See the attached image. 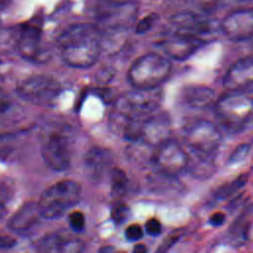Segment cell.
Listing matches in <instances>:
<instances>
[{
	"instance_id": "obj_1",
	"label": "cell",
	"mask_w": 253,
	"mask_h": 253,
	"mask_svg": "<svg viewBox=\"0 0 253 253\" xmlns=\"http://www.w3.org/2000/svg\"><path fill=\"white\" fill-rule=\"evenodd\" d=\"M56 43L62 60L73 69L93 67L102 52L100 29L89 23L69 26L61 32Z\"/></svg>"
},
{
	"instance_id": "obj_2",
	"label": "cell",
	"mask_w": 253,
	"mask_h": 253,
	"mask_svg": "<svg viewBox=\"0 0 253 253\" xmlns=\"http://www.w3.org/2000/svg\"><path fill=\"white\" fill-rule=\"evenodd\" d=\"M40 140L45 163L54 171L69 169L74 144L71 126L60 123H51L43 129Z\"/></svg>"
},
{
	"instance_id": "obj_3",
	"label": "cell",
	"mask_w": 253,
	"mask_h": 253,
	"mask_svg": "<svg viewBox=\"0 0 253 253\" xmlns=\"http://www.w3.org/2000/svg\"><path fill=\"white\" fill-rule=\"evenodd\" d=\"M163 101L161 87L153 89H134L120 97L114 103L111 125L115 129L123 122L144 119L160 108Z\"/></svg>"
},
{
	"instance_id": "obj_4",
	"label": "cell",
	"mask_w": 253,
	"mask_h": 253,
	"mask_svg": "<svg viewBox=\"0 0 253 253\" xmlns=\"http://www.w3.org/2000/svg\"><path fill=\"white\" fill-rule=\"evenodd\" d=\"M215 113L229 132H240L253 117V87L228 91L216 100Z\"/></svg>"
},
{
	"instance_id": "obj_5",
	"label": "cell",
	"mask_w": 253,
	"mask_h": 253,
	"mask_svg": "<svg viewBox=\"0 0 253 253\" xmlns=\"http://www.w3.org/2000/svg\"><path fill=\"white\" fill-rule=\"evenodd\" d=\"M172 63L167 56L148 53L138 57L129 69V83L136 89L161 87L170 76Z\"/></svg>"
},
{
	"instance_id": "obj_6",
	"label": "cell",
	"mask_w": 253,
	"mask_h": 253,
	"mask_svg": "<svg viewBox=\"0 0 253 253\" xmlns=\"http://www.w3.org/2000/svg\"><path fill=\"white\" fill-rule=\"evenodd\" d=\"M81 197L80 185L72 180L59 181L42 194L38 206L44 218L55 219L74 207Z\"/></svg>"
},
{
	"instance_id": "obj_7",
	"label": "cell",
	"mask_w": 253,
	"mask_h": 253,
	"mask_svg": "<svg viewBox=\"0 0 253 253\" xmlns=\"http://www.w3.org/2000/svg\"><path fill=\"white\" fill-rule=\"evenodd\" d=\"M184 141L191 152L213 155L223 142V135L211 121L196 120L184 128Z\"/></svg>"
},
{
	"instance_id": "obj_8",
	"label": "cell",
	"mask_w": 253,
	"mask_h": 253,
	"mask_svg": "<svg viewBox=\"0 0 253 253\" xmlns=\"http://www.w3.org/2000/svg\"><path fill=\"white\" fill-rule=\"evenodd\" d=\"M18 96L26 102L50 106L58 98L61 85L57 80L47 75H33L23 80L17 86Z\"/></svg>"
},
{
	"instance_id": "obj_9",
	"label": "cell",
	"mask_w": 253,
	"mask_h": 253,
	"mask_svg": "<svg viewBox=\"0 0 253 253\" xmlns=\"http://www.w3.org/2000/svg\"><path fill=\"white\" fill-rule=\"evenodd\" d=\"M151 163L158 172L176 178L187 171L189 154L176 140L170 138L154 148Z\"/></svg>"
},
{
	"instance_id": "obj_10",
	"label": "cell",
	"mask_w": 253,
	"mask_h": 253,
	"mask_svg": "<svg viewBox=\"0 0 253 253\" xmlns=\"http://www.w3.org/2000/svg\"><path fill=\"white\" fill-rule=\"evenodd\" d=\"M42 33L40 20H32L22 26L16 46L24 59L34 63H44L49 60L51 54L42 45Z\"/></svg>"
},
{
	"instance_id": "obj_11",
	"label": "cell",
	"mask_w": 253,
	"mask_h": 253,
	"mask_svg": "<svg viewBox=\"0 0 253 253\" xmlns=\"http://www.w3.org/2000/svg\"><path fill=\"white\" fill-rule=\"evenodd\" d=\"M219 30L234 42L253 38V8H242L230 13L220 22Z\"/></svg>"
},
{
	"instance_id": "obj_12",
	"label": "cell",
	"mask_w": 253,
	"mask_h": 253,
	"mask_svg": "<svg viewBox=\"0 0 253 253\" xmlns=\"http://www.w3.org/2000/svg\"><path fill=\"white\" fill-rule=\"evenodd\" d=\"M170 135V118L164 113H152L142 122L139 142L155 148L169 140Z\"/></svg>"
},
{
	"instance_id": "obj_13",
	"label": "cell",
	"mask_w": 253,
	"mask_h": 253,
	"mask_svg": "<svg viewBox=\"0 0 253 253\" xmlns=\"http://www.w3.org/2000/svg\"><path fill=\"white\" fill-rule=\"evenodd\" d=\"M170 22L177 28L176 33L194 36L203 40H205L203 36L213 34L217 28L212 20L193 11L175 14L170 17Z\"/></svg>"
},
{
	"instance_id": "obj_14",
	"label": "cell",
	"mask_w": 253,
	"mask_h": 253,
	"mask_svg": "<svg viewBox=\"0 0 253 253\" xmlns=\"http://www.w3.org/2000/svg\"><path fill=\"white\" fill-rule=\"evenodd\" d=\"M206 44V41L194 36L175 33V35L163 40L158 47L170 58L184 60L194 54Z\"/></svg>"
},
{
	"instance_id": "obj_15",
	"label": "cell",
	"mask_w": 253,
	"mask_h": 253,
	"mask_svg": "<svg viewBox=\"0 0 253 253\" xmlns=\"http://www.w3.org/2000/svg\"><path fill=\"white\" fill-rule=\"evenodd\" d=\"M223 84L228 91L252 88L253 56H244L234 62L224 77Z\"/></svg>"
},
{
	"instance_id": "obj_16",
	"label": "cell",
	"mask_w": 253,
	"mask_h": 253,
	"mask_svg": "<svg viewBox=\"0 0 253 253\" xmlns=\"http://www.w3.org/2000/svg\"><path fill=\"white\" fill-rule=\"evenodd\" d=\"M42 215L38 203L28 202L23 205L9 219V229L19 235H30L39 226Z\"/></svg>"
},
{
	"instance_id": "obj_17",
	"label": "cell",
	"mask_w": 253,
	"mask_h": 253,
	"mask_svg": "<svg viewBox=\"0 0 253 253\" xmlns=\"http://www.w3.org/2000/svg\"><path fill=\"white\" fill-rule=\"evenodd\" d=\"M113 163V153L103 147H92L84 156L85 170L94 181L101 180L107 172H111Z\"/></svg>"
},
{
	"instance_id": "obj_18",
	"label": "cell",
	"mask_w": 253,
	"mask_h": 253,
	"mask_svg": "<svg viewBox=\"0 0 253 253\" xmlns=\"http://www.w3.org/2000/svg\"><path fill=\"white\" fill-rule=\"evenodd\" d=\"M37 249L45 253H77L84 249L82 240L62 234H49L39 240Z\"/></svg>"
},
{
	"instance_id": "obj_19",
	"label": "cell",
	"mask_w": 253,
	"mask_h": 253,
	"mask_svg": "<svg viewBox=\"0 0 253 253\" xmlns=\"http://www.w3.org/2000/svg\"><path fill=\"white\" fill-rule=\"evenodd\" d=\"M182 102L194 110H205L216 103V92L204 85H191L183 89L181 93Z\"/></svg>"
},
{
	"instance_id": "obj_20",
	"label": "cell",
	"mask_w": 253,
	"mask_h": 253,
	"mask_svg": "<svg viewBox=\"0 0 253 253\" xmlns=\"http://www.w3.org/2000/svg\"><path fill=\"white\" fill-rule=\"evenodd\" d=\"M23 118V109L9 93L0 87V126L18 123Z\"/></svg>"
},
{
	"instance_id": "obj_21",
	"label": "cell",
	"mask_w": 253,
	"mask_h": 253,
	"mask_svg": "<svg viewBox=\"0 0 253 253\" xmlns=\"http://www.w3.org/2000/svg\"><path fill=\"white\" fill-rule=\"evenodd\" d=\"M193 155H189V163L187 171L197 179H207L211 177L215 170L216 165L212 155L198 154L192 152Z\"/></svg>"
},
{
	"instance_id": "obj_22",
	"label": "cell",
	"mask_w": 253,
	"mask_h": 253,
	"mask_svg": "<svg viewBox=\"0 0 253 253\" xmlns=\"http://www.w3.org/2000/svg\"><path fill=\"white\" fill-rule=\"evenodd\" d=\"M248 181V175L247 174H241L238 177H236L235 180L231 181L230 183L221 185L218 187L214 195L213 198L216 201H224L230 197H232L234 194H235L239 190H241Z\"/></svg>"
},
{
	"instance_id": "obj_23",
	"label": "cell",
	"mask_w": 253,
	"mask_h": 253,
	"mask_svg": "<svg viewBox=\"0 0 253 253\" xmlns=\"http://www.w3.org/2000/svg\"><path fill=\"white\" fill-rule=\"evenodd\" d=\"M110 175L113 196H123L126 192L129 184L126 174L120 168H112Z\"/></svg>"
},
{
	"instance_id": "obj_24",
	"label": "cell",
	"mask_w": 253,
	"mask_h": 253,
	"mask_svg": "<svg viewBox=\"0 0 253 253\" xmlns=\"http://www.w3.org/2000/svg\"><path fill=\"white\" fill-rule=\"evenodd\" d=\"M187 2L193 12L204 16L213 13L220 4L219 0H187Z\"/></svg>"
},
{
	"instance_id": "obj_25",
	"label": "cell",
	"mask_w": 253,
	"mask_h": 253,
	"mask_svg": "<svg viewBox=\"0 0 253 253\" xmlns=\"http://www.w3.org/2000/svg\"><path fill=\"white\" fill-rule=\"evenodd\" d=\"M18 138L16 135H5L0 137V158H8L15 150L16 142Z\"/></svg>"
},
{
	"instance_id": "obj_26",
	"label": "cell",
	"mask_w": 253,
	"mask_h": 253,
	"mask_svg": "<svg viewBox=\"0 0 253 253\" xmlns=\"http://www.w3.org/2000/svg\"><path fill=\"white\" fill-rule=\"evenodd\" d=\"M131 215L130 208L124 203H117L111 211V217L116 225H121L129 218Z\"/></svg>"
},
{
	"instance_id": "obj_27",
	"label": "cell",
	"mask_w": 253,
	"mask_h": 253,
	"mask_svg": "<svg viewBox=\"0 0 253 253\" xmlns=\"http://www.w3.org/2000/svg\"><path fill=\"white\" fill-rule=\"evenodd\" d=\"M251 149V146L248 144H242L239 145L235 148V150L232 152V154L229 157V163L230 164H235L243 162L247 155L249 154Z\"/></svg>"
},
{
	"instance_id": "obj_28",
	"label": "cell",
	"mask_w": 253,
	"mask_h": 253,
	"mask_svg": "<svg viewBox=\"0 0 253 253\" xmlns=\"http://www.w3.org/2000/svg\"><path fill=\"white\" fill-rule=\"evenodd\" d=\"M70 227L72 231L79 233L82 232L85 227V217L81 212H73L70 215Z\"/></svg>"
},
{
	"instance_id": "obj_29",
	"label": "cell",
	"mask_w": 253,
	"mask_h": 253,
	"mask_svg": "<svg viewBox=\"0 0 253 253\" xmlns=\"http://www.w3.org/2000/svg\"><path fill=\"white\" fill-rule=\"evenodd\" d=\"M156 18H157V16L155 14H151V15H148L147 17H145L144 19H142L136 26V33L141 34V35L147 33V32L152 28Z\"/></svg>"
},
{
	"instance_id": "obj_30",
	"label": "cell",
	"mask_w": 253,
	"mask_h": 253,
	"mask_svg": "<svg viewBox=\"0 0 253 253\" xmlns=\"http://www.w3.org/2000/svg\"><path fill=\"white\" fill-rule=\"evenodd\" d=\"M125 236L129 241H138L144 236V230L139 225H131L126 229Z\"/></svg>"
},
{
	"instance_id": "obj_31",
	"label": "cell",
	"mask_w": 253,
	"mask_h": 253,
	"mask_svg": "<svg viewBox=\"0 0 253 253\" xmlns=\"http://www.w3.org/2000/svg\"><path fill=\"white\" fill-rule=\"evenodd\" d=\"M145 232L150 236H158L162 235L163 226L156 218H150L145 224Z\"/></svg>"
},
{
	"instance_id": "obj_32",
	"label": "cell",
	"mask_w": 253,
	"mask_h": 253,
	"mask_svg": "<svg viewBox=\"0 0 253 253\" xmlns=\"http://www.w3.org/2000/svg\"><path fill=\"white\" fill-rule=\"evenodd\" d=\"M180 238V235L179 234H173L171 235H168L167 238L162 243V245L160 246V248L157 249L158 252H165V251H168L176 242L177 240Z\"/></svg>"
},
{
	"instance_id": "obj_33",
	"label": "cell",
	"mask_w": 253,
	"mask_h": 253,
	"mask_svg": "<svg viewBox=\"0 0 253 253\" xmlns=\"http://www.w3.org/2000/svg\"><path fill=\"white\" fill-rule=\"evenodd\" d=\"M226 220V215L223 213H215L212 215L209 218V223L213 227H220L221 225H224Z\"/></svg>"
},
{
	"instance_id": "obj_34",
	"label": "cell",
	"mask_w": 253,
	"mask_h": 253,
	"mask_svg": "<svg viewBox=\"0 0 253 253\" xmlns=\"http://www.w3.org/2000/svg\"><path fill=\"white\" fill-rule=\"evenodd\" d=\"M16 240L10 236L0 235V249H9L14 246Z\"/></svg>"
},
{
	"instance_id": "obj_35",
	"label": "cell",
	"mask_w": 253,
	"mask_h": 253,
	"mask_svg": "<svg viewBox=\"0 0 253 253\" xmlns=\"http://www.w3.org/2000/svg\"><path fill=\"white\" fill-rule=\"evenodd\" d=\"M131 1V0H100V2L105 3V4H111V5H116V4H123Z\"/></svg>"
},
{
	"instance_id": "obj_36",
	"label": "cell",
	"mask_w": 253,
	"mask_h": 253,
	"mask_svg": "<svg viewBox=\"0 0 253 253\" xmlns=\"http://www.w3.org/2000/svg\"><path fill=\"white\" fill-rule=\"evenodd\" d=\"M7 214V207L4 201L0 200V220L3 219Z\"/></svg>"
},
{
	"instance_id": "obj_37",
	"label": "cell",
	"mask_w": 253,
	"mask_h": 253,
	"mask_svg": "<svg viewBox=\"0 0 253 253\" xmlns=\"http://www.w3.org/2000/svg\"><path fill=\"white\" fill-rule=\"evenodd\" d=\"M251 0H219V3L224 4H238V3H246Z\"/></svg>"
},
{
	"instance_id": "obj_38",
	"label": "cell",
	"mask_w": 253,
	"mask_h": 253,
	"mask_svg": "<svg viewBox=\"0 0 253 253\" xmlns=\"http://www.w3.org/2000/svg\"><path fill=\"white\" fill-rule=\"evenodd\" d=\"M147 251V248L145 247V244H139L136 245L134 248V252H138V253H145Z\"/></svg>"
},
{
	"instance_id": "obj_39",
	"label": "cell",
	"mask_w": 253,
	"mask_h": 253,
	"mask_svg": "<svg viewBox=\"0 0 253 253\" xmlns=\"http://www.w3.org/2000/svg\"><path fill=\"white\" fill-rule=\"evenodd\" d=\"M108 250H113V248L112 247H105V248L100 249V251H108Z\"/></svg>"
},
{
	"instance_id": "obj_40",
	"label": "cell",
	"mask_w": 253,
	"mask_h": 253,
	"mask_svg": "<svg viewBox=\"0 0 253 253\" xmlns=\"http://www.w3.org/2000/svg\"><path fill=\"white\" fill-rule=\"evenodd\" d=\"M4 1H5V0H0V5H1Z\"/></svg>"
}]
</instances>
